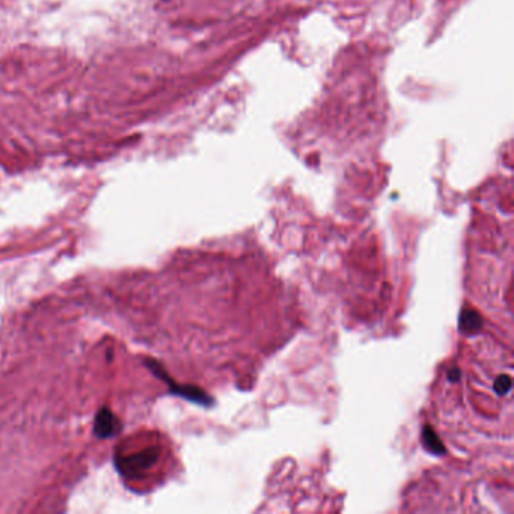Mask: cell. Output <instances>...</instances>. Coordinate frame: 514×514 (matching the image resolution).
<instances>
[{
    "label": "cell",
    "mask_w": 514,
    "mask_h": 514,
    "mask_svg": "<svg viewBox=\"0 0 514 514\" xmlns=\"http://www.w3.org/2000/svg\"><path fill=\"white\" fill-rule=\"evenodd\" d=\"M158 457H160V448L151 446L133 455L116 457V467L126 476H136L144 474L149 467H153L157 463Z\"/></svg>",
    "instance_id": "6da1fadb"
},
{
    "label": "cell",
    "mask_w": 514,
    "mask_h": 514,
    "mask_svg": "<svg viewBox=\"0 0 514 514\" xmlns=\"http://www.w3.org/2000/svg\"><path fill=\"white\" fill-rule=\"evenodd\" d=\"M121 428L119 419L112 410L103 407L93 421V433L100 439H109L115 436Z\"/></svg>",
    "instance_id": "7a4b0ae2"
}]
</instances>
